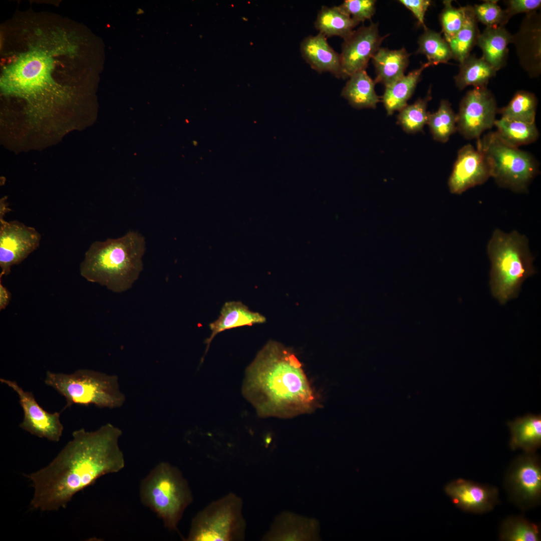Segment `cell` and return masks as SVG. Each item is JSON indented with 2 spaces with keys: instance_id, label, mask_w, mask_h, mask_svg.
Here are the masks:
<instances>
[{
  "instance_id": "obj_1",
  "label": "cell",
  "mask_w": 541,
  "mask_h": 541,
  "mask_svg": "<svg viewBox=\"0 0 541 541\" xmlns=\"http://www.w3.org/2000/svg\"><path fill=\"white\" fill-rule=\"evenodd\" d=\"M121 435L111 423L95 431H74L72 440L47 466L27 475L34 488L31 507L42 511L65 508L74 495L99 477L122 469Z\"/></svg>"
},
{
  "instance_id": "obj_2",
  "label": "cell",
  "mask_w": 541,
  "mask_h": 541,
  "mask_svg": "<svg viewBox=\"0 0 541 541\" xmlns=\"http://www.w3.org/2000/svg\"><path fill=\"white\" fill-rule=\"evenodd\" d=\"M246 398L262 417L291 418L312 412L318 397L294 353L270 341L246 369Z\"/></svg>"
},
{
  "instance_id": "obj_3",
  "label": "cell",
  "mask_w": 541,
  "mask_h": 541,
  "mask_svg": "<svg viewBox=\"0 0 541 541\" xmlns=\"http://www.w3.org/2000/svg\"><path fill=\"white\" fill-rule=\"evenodd\" d=\"M145 240L140 233L130 230L117 238L93 242L80 264L81 276L113 292L131 289L143 268Z\"/></svg>"
},
{
  "instance_id": "obj_4",
  "label": "cell",
  "mask_w": 541,
  "mask_h": 541,
  "mask_svg": "<svg viewBox=\"0 0 541 541\" xmlns=\"http://www.w3.org/2000/svg\"><path fill=\"white\" fill-rule=\"evenodd\" d=\"M491 264L490 286L501 304L516 297L521 285L535 272L527 237L513 230H494L487 246Z\"/></svg>"
},
{
  "instance_id": "obj_5",
  "label": "cell",
  "mask_w": 541,
  "mask_h": 541,
  "mask_svg": "<svg viewBox=\"0 0 541 541\" xmlns=\"http://www.w3.org/2000/svg\"><path fill=\"white\" fill-rule=\"evenodd\" d=\"M140 496L142 503L162 520L166 527L175 530L193 500L191 489L181 472L165 462L158 463L142 479Z\"/></svg>"
},
{
  "instance_id": "obj_6",
  "label": "cell",
  "mask_w": 541,
  "mask_h": 541,
  "mask_svg": "<svg viewBox=\"0 0 541 541\" xmlns=\"http://www.w3.org/2000/svg\"><path fill=\"white\" fill-rule=\"evenodd\" d=\"M44 383L65 398L66 404L63 410L73 405L112 409L121 406L125 401L117 377L99 371L79 369L66 374L48 371Z\"/></svg>"
},
{
  "instance_id": "obj_7",
  "label": "cell",
  "mask_w": 541,
  "mask_h": 541,
  "mask_svg": "<svg viewBox=\"0 0 541 541\" xmlns=\"http://www.w3.org/2000/svg\"><path fill=\"white\" fill-rule=\"evenodd\" d=\"M476 148L484 154L491 177L500 187L526 192L538 173V164L532 155L506 144L495 132L478 138Z\"/></svg>"
},
{
  "instance_id": "obj_8",
  "label": "cell",
  "mask_w": 541,
  "mask_h": 541,
  "mask_svg": "<svg viewBox=\"0 0 541 541\" xmlns=\"http://www.w3.org/2000/svg\"><path fill=\"white\" fill-rule=\"evenodd\" d=\"M242 499L230 492L213 501L192 518L187 541L244 540L246 521Z\"/></svg>"
},
{
  "instance_id": "obj_9",
  "label": "cell",
  "mask_w": 541,
  "mask_h": 541,
  "mask_svg": "<svg viewBox=\"0 0 541 541\" xmlns=\"http://www.w3.org/2000/svg\"><path fill=\"white\" fill-rule=\"evenodd\" d=\"M504 488L508 499L523 511L541 502V461L535 452H524L513 459L505 472Z\"/></svg>"
},
{
  "instance_id": "obj_10",
  "label": "cell",
  "mask_w": 541,
  "mask_h": 541,
  "mask_svg": "<svg viewBox=\"0 0 541 541\" xmlns=\"http://www.w3.org/2000/svg\"><path fill=\"white\" fill-rule=\"evenodd\" d=\"M496 102L487 87H474L462 99L457 114V131L466 139H478L494 126Z\"/></svg>"
},
{
  "instance_id": "obj_11",
  "label": "cell",
  "mask_w": 541,
  "mask_h": 541,
  "mask_svg": "<svg viewBox=\"0 0 541 541\" xmlns=\"http://www.w3.org/2000/svg\"><path fill=\"white\" fill-rule=\"evenodd\" d=\"M0 216V278L11 273L39 246L41 235L34 227Z\"/></svg>"
},
{
  "instance_id": "obj_12",
  "label": "cell",
  "mask_w": 541,
  "mask_h": 541,
  "mask_svg": "<svg viewBox=\"0 0 541 541\" xmlns=\"http://www.w3.org/2000/svg\"><path fill=\"white\" fill-rule=\"evenodd\" d=\"M0 381L12 389L18 396L24 412V418L19 427L39 438L53 442L59 441L64 430L60 419V413L46 411L38 403L32 392L25 391L16 381L4 378H1Z\"/></svg>"
},
{
  "instance_id": "obj_13",
  "label": "cell",
  "mask_w": 541,
  "mask_h": 541,
  "mask_svg": "<svg viewBox=\"0 0 541 541\" xmlns=\"http://www.w3.org/2000/svg\"><path fill=\"white\" fill-rule=\"evenodd\" d=\"M387 37L380 35L377 23L362 26L344 40L340 54L342 78L366 70L369 60L373 58L383 40Z\"/></svg>"
},
{
  "instance_id": "obj_14",
  "label": "cell",
  "mask_w": 541,
  "mask_h": 541,
  "mask_svg": "<svg viewBox=\"0 0 541 541\" xmlns=\"http://www.w3.org/2000/svg\"><path fill=\"white\" fill-rule=\"evenodd\" d=\"M490 177L489 166L484 154L477 148L467 144L458 151L448 185L451 193L460 194L484 183Z\"/></svg>"
},
{
  "instance_id": "obj_15",
  "label": "cell",
  "mask_w": 541,
  "mask_h": 541,
  "mask_svg": "<svg viewBox=\"0 0 541 541\" xmlns=\"http://www.w3.org/2000/svg\"><path fill=\"white\" fill-rule=\"evenodd\" d=\"M444 491L458 508L466 512L487 513L500 502L495 486L463 478L448 483Z\"/></svg>"
},
{
  "instance_id": "obj_16",
  "label": "cell",
  "mask_w": 541,
  "mask_h": 541,
  "mask_svg": "<svg viewBox=\"0 0 541 541\" xmlns=\"http://www.w3.org/2000/svg\"><path fill=\"white\" fill-rule=\"evenodd\" d=\"M300 52L312 69L320 73H330L337 78H343L340 54L321 34L304 38L300 44Z\"/></svg>"
},
{
  "instance_id": "obj_17",
  "label": "cell",
  "mask_w": 541,
  "mask_h": 541,
  "mask_svg": "<svg viewBox=\"0 0 541 541\" xmlns=\"http://www.w3.org/2000/svg\"><path fill=\"white\" fill-rule=\"evenodd\" d=\"M265 317L257 312L250 311L239 301L227 302L224 304L219 317L209 325L211 334L206 340V351L210 344L218 333L226 330L239 327L252 326L262 323Z\"/></svg>"
},
{
  "instance_id": "obj_18",
  "label": "cell",
  "mask_w": 541,
  "mask_h": 541,
  "mask_svg": "<svg viewBox=\"0 0 541 541\" xmlns=\"http://www.w3.org/2000/svg\"><path fill=\"white\" fill-rule=\"evenodd\" d=\"M510 433L509 445L512 450L535 452L541 446V415L528 413L508 421Z\"/></svg>"
},
{
  "instance_id": "obj_19",
  "label": "cell",
  "mask_w": 541,
  "mask_h": 541,
  "mask_svg": "<svg viewBox=\"0 0 541 541\" xmlns=\"http://www.w3.org/2000/svg\"><path fill=\"white\" fill-rule=\"evenodd\" d=\"M513 41L512 36L504 27H486L479 34L476 45L482 52L481 57L496 71L506 63L508 45Z\"/></svg>"
},
{
  "instance_id": "obj_20",
  "label": "cell",
  "mask_w": 541,
  "mask_h": 541,
  "mask_svg": "<svg viewBox=\"0 0 541 541\" xmlns=\"http://www.w3.org/2000/svg\"><path fill=\"white\" fill-rule=\"evenodd\" d=\"M409 57L405 48L393 50L380 48L372 58L376 74L375 84L386 87L404 76Z\"/></svg>"
},
{
  "instance_id": "obj_21",
  "label": "cell",
  "mask_w": 541,
  "mask_h": 541,
  "mask_svg": "<svg viewBox=\"0 0 541 541\" xmlns=\"http://www.w3.org/2000/svg\"><path fill=\"white\" fill-rule=\"evenodd\" d=\"M430 66L431 65L428 62L423 63L418 69L404 75L385 87L382 101L388 115H392L396 111H399L407 105V101L413 95L422 72Z\"/></svg>"
},
{
  "instance_id": "obj_22",
  "label": "cell",
  "mask_w": 541,
  "mask_h": 541,
  "mask_svg": "<svg viewBox=\"0 0 541 541\" xmlns=\"http://www.w3.org/2000/svg\"><path fill=\"white\" fill-rule=\"evenodd\" d=\"M349 78L341 96L356 109H375L380 99L375 92V83L366 70L358 71Z\"/></svg>"
},
{
  "instance_id": "obj_23",
  "label": "cell",
  "mask_w": 541,
  "mask_h": 541,
  "mask_svg": "<svg viewBox=\"0 0 541 541\" xmlns=\"http://www.w3.org/2000/svg\"><path fill=\"white\" fill-rule=\"evenodd\" d=\"M359 24L343 12L339 6H323L315 22V27L325 37H348Z\"/></svg>"
},
{
  "instance_id": "obj_24",
  "label": "cell",
  "mask_w": 541,
  "mask_h": 541,
  "mask_svg": "<svg viewBox=\"0 0 541 541\" xmlns=\"http://www.w3.org/2000/svg\"><path fill=\"white\" fill-rule=\"evenodd\" d=\"M496 71L483 58L470 55L460 63L458 73L454 77L455 83L460 90L468 86L486 87Z\"/></svg>"
},
{
  "instance_id": "obj_25",
  "label": "cell",
  "mask_w": 541,
  "mask_h": 541,
  "mask_svg": "<svg viewBox=\"0 0 541 541\" xmlns=\"http://www.w3.org/2000/svg\"><path fill=\"white\" fill-rule=\"evenodd\" d=\"M494 126L496 134L506 144L515 147L535 141L539 132L534 123H527L501 117Z\"/></svg>"
},
{
  "instance_id": "obj_26",
  "label": "cell",
  "mask_w": 541,
  "mask_h": 541,
  "mask_svg": "<svg viewBox=\"0 0 541 541\" xmlns=\"http://www.w3.org/2000/svg\"><path fill=\"white\" fill-rule=\"evenodd\" d=\"M302 519L292 524V515L283 513L279 515L272 524L269 530L263 537L264 540H292L312 538L313 522H304Z\"/></svg>"
},
{
  "instance_id": "obj_27",
  "label": "cell",
  "mask_w": 541,
  "mask_h": 541,
  "mask_svg": "<svg viewBox=\"0 0 541 541\" xmlns=\"http://www.w3.org/2000/svg\"><path fill=\"white\" fill-rule=\"evenodd\" d=\"M477 22L473 13L471 6H467L465 21L459 32L447 43L449 44L452 58L462 63L470 55L475 45H476L479 35Z\"/></svg>"
},
{
  "instance_id": "obj_28",
  "label": "cell",
  "mask_w": 541,
  "mask_h": 541,
  "mask_svg": "<svg viewBox=\"0 0 541 541\" xmlns=\"http://www.w3.org/2000/svg\"><path fill=\"white\" fill-rule=\"evenodd\" d=\"M498 537L502 541H539L540 527L521 515L508 516L501 522Z\"/></svg>"
},
{
  "instance_id": "obj_29",
  "label": "cell",
  "mask_w": 541,
  "mask_h": 541,
  "mask_svg": "<svg viewBox=\"0 0 541 541\" xmlns=\"http://www.w3.org/2000/svg\"><path fill=\"white\" fill-rule=\"evenodd\" d=\"M416 53L425 55L431 66L447 63L452 58L448 43L441 34L427 28L419 37Z\"/></svg>"
},
{
  "instance_id": "obj_30",
  "label": "cell",
  "mask_w": 541,
  "mask_h": 541,
  "mask_svg": "<svg viewBox=\"0 0 541 541\" xmlns=\"http://www.w3.org/2000/svg\"><path fill=\"white\" fill-rule=\"evenodd\" d=\"M427 124L433 138L441 143L446 142L457 131V115L448 100H442L438 110L429 113Z\"/></svg>"
},
{
  "instance_id": "obj_31",
  "label": "cell",
  "mask_w": 541,
  "mask_h": 541,
  "mask_svg": "<svg viewBox=\"0 0 541 541\" xmlns=\"http://www.w3.org/2000/svg\"><path fill=\"white\" fill-rule=\"evenodd\" d=\"M537 101L535 96L528 91H518L509 103L499 110L502 118L527 123H534Z\"/></svg>"
},
{
  "instance_id": "obj_32",
  "label": "cell",
  "mask_w": 541,
  "mask_h": 541,
  "mask_svg": "<svg viewBox=\"0 0 541 541\" xmlns=\"http://www.w3.org/2000/svg\"><path fill=\"white\" fill-rule=\"evenodd\" d=\"M431 90L423 99L419 98L414 103L407 105L399 112L397 123L407 133L414 134L423 130L427 124L429 112L428 102L431 99Z\"/></svg>"
},
{
  "instance_id": "obj_33",
  "label": "cell",
  "mask_w": 541,
  "mask_h": 541,
  "mask_svg": "<svg viewBox=\"0 0 541 541\" xmlns=\"http://www.w3.org/2000/svg\"><path fill=\"white\" fill-rule=\"evenodd\" d=\"M444 8L440 14L439 21L444 38L448 42L461 29L466 20L467 6L454 7L452 1L443 2Z\"/></svg>"
},
{
  "instance_id": "obj_34",
  "label": "cell",
  "mask_w": 541,
  "mask_h": 541,
  "mask_svg": "<svg viewBox=\"0 0 541 541\" xmlns=\"http://www.w3.org/2000/svg\"><path fill=\"white\" fill-rule=\"evenodd\" d=\"M472 8L477 22L486 27L504 26L510 19L505 11L497 5L496 1H486Z\"/></svg>"
},
{
  "instance_id": "obj_35",
  "label": "cell",
  "mask_w": 541,
  "mask_h": 541,
  "mask_svg": "<svg viewBox=\"0 0 541 541\" xmlns=\"http://www.w3.org/2000/svg\"><path fill=\"white\" fill-rule=\"evenodd\" d=\"M375 6L374 0H345L338 6L360 23L371 19L375 13Z\"/></svg>"
},
{
  "instance_id": "obj_36",
  "label": "cell",
  "mask_w": 541,
  "mask_h": 541,
  "mask_svg": "<svg viewBox=\"0 0 541 541\" xmlns=\"http://www.w3.org/2000/svg\"><path fill=\"white\" fill-rule=\"evenodd\" d=\"M506 3L507 9L505 11L509 18L519 13H535L541 5L540 0H509Z\"/></svg>"
},
{
  "instance_id": "obj_37",
  "label": "cell",
  "mask_w": 541,
  "mask_h": 541,
  "mask_svg": "<svg viewBox=\"0 0 541 541\" xmlns=\"http://www.w3.org/2000/svg\"><path fill=\"white\" fill-rule=\"evenodd\" d=\"M398 2L412 13L419 25L423 26L424 29L427 28L424 24L425 15L431 5V1L400 0Z\"/></svg>"
},
{
  "instance_id": "obj_38",
  "label": "cell",
  "mask_w": 541,
  "mask_h": 541,
  "mask_svg": "<svg viewBox=\"0 0 541 541\" xmlns=\"http://www.w3.org/2000/svg\"><path fill=\"white\" fill-rule=\"evenodd\" d=\"M10 300V294L7 289L0 284V309H4L8 305Z\"/></svg>"
}]
</instances>
